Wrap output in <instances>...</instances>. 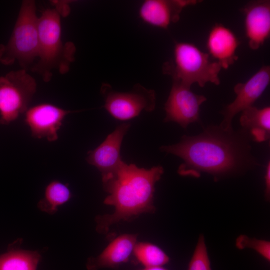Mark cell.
Wrapping results in <instances>:
<instances>
[{"label": "cell", "instance_id": "7a4b0ae2", "mask_svg": "<svg viewBox=\"0 0 270 270\" xmlns=\"http://www.w3.org/2000/svg\"><path fill=\"white\" fill-rule=\"evenodd\" d=\"M163 173L160 166L146 169L123 162L114 174L102 180L108 194L104 203L113 206L114 210L96 218L97 230L106 233L114 224L132 220L143 213L154 212L155 184Z\"/></svg>", "mask_w": 270, "mask_h": 270}, {"label": "cell", "instance_id": "8992f818", "mask_svg": "<svg viewBox=\"0 0 270 270\" xmlns=\"http://www.w3.org/2000/svg\"><path fill=\"white\" fill-rule=\"evenodd\" d=\"M35 79L26 70L0 78V123L8 124L28 110L34 93Z\"/></svg>", "mask_w": 270, "mask_h": 270}, {"label": "cell", "instance_id": "2e32d148", "mask_svg": "<svg viewBox=\"0 0 270 270\" xmlns=\"http://www.w3.org/2000/svg\"><path fill=\"white\" fill-rule=\"evenodd\" d=\"M242 130L250 140L261 142L270 136V107L258 108L252 106L242 112L240 118Z\"/></svg>", "mask_w": 270, "mask_h": 270}, {"label": "cell", "instance_id": "9a60e30c", "mask_svg": "<svg viewBox=\"0 0 270 270\" xmlns=\"http://www.w3.org/2000/svg\"><path fill=\"white\" fill-rule=\"evenodd\" d=\"M136 242V234H126L118 236L98 256L88 260V270L115 268L126 262L133 254Z\"/></svg>", "mask_w": 270, "mask_h": 270}, {"label": "cell", "instance_id": "7402d4cb", "mask_svg": "<svg viewBox=\"0 0 270 270\" xmlns=\"http://www.w3.org/2000/svg\"><path fill=\"white\" fill-rule=\"evenodd\" d=\"M265 181V196L267 200L270 199V162L267 163L264 176Z\"/></svg>", "mask_w": 270, "mask_h": 270}, {"label": "cell", "instance_id": "9c48e42d", "mask_svg": "<svg viewBox=\"0 0 270 270\" xmlns=\"http://www.w3.org/2000/svg\"><path fill=\"white\" fill-rule=\"evenodd\" d=\"M270 82V67L262 66L246 82L238 83L234 87L236 97L222 111L223 120L219 125L222 129L233 130L232 120L240 112L253 106L254 103L261 96Z\"/></svg>", "mask_w": 270, "mask_h": 270}, {"label": "cell", "instance_id": "5bb4252c", "mask_svg": "<svg viewBox=\"0 0 270 270\" xmlns=\"http://www.w3.org/2000/svg\"><path fill=\"white\" fill-rule=\"evenodd\" d=\"M238 44L234 32L220 24L212 28L206 40L208 54L216 60L222 68L226 69L238 60L236 51Z\"/></svg>", "mask_w": 270, "mask_h": 270}, {"label": "cell", "instance_id": "277c9868", "mask_svg": "<svg viewBox=\"0 0 270 270\" xmlns=\"http://www.w3.org/2000/svg\"><path fill=\"white\" fill-rule=\"evenodd\" d=\"M221 68L218 62H212L210 55L196 46L178 42L174 46L173 59L164 64L163 71L172 80L186 86L190 87L196 83L203 87L208 82L220 84L218 74Z\"/></svg>", "mask_w": 270, "mask_h": 270}, {"label": "cell", "instance_id": "4fadbf2b", "mask_svg": "<svg viewBox=\"0 0 270 270\" xmlns=\"http://www.w3.org/2000/svg\"><path fill=\"white\" fill-rule=\"evenodd\" d=\"M196 2V0H147L141 5L139 14L147 24L166 28L178 20L184 7Z\"/></svg>", "mask_w": 270, "mask_h": 270}, {"label": "cell", "instance_id": "7c38bea8", "mask_svg": "<svg viewBox=\"0 0 270 270\" xmlns=\"http://www.w3.org/2000/svg\"><path fill=\"white\" fill-rule=\"evenodd\" d=\"M244 30L250 48L258 50L270 34V2H250L243 8Z\"/></svg>", "mask_w": 270, "mask_h": 270}, {"label": "cell", "instance_id": "30bf717a", "mask_svg": "<svg viewBox=\"0 0 270 270\" xmlns=\"http://www.w3.org/2000/svg\"><path fill=\"white\" fill-rule=\"evenodd\" d=\"M71 112L55 105L42 103L28 108L24 121L34 137L54 142L58 138V132L64 118Z\"/></svg>", "mask_w": 270, "mask_h": 270}, {"label": "cell", "instance_id": "8fae6325", "mask_svg": "<svg viewBox=\"0 0 270 270\" xmlns=\"http://www.w3.org/2000/svg\"><path fill=\"white\" fill-rule=\"evenodd\" d=\"M130 126L128 123L122 124L100 145L88 152L87 162L100 172L102 180L114 174L123 162L120 155V146Z\"/></svg>", "mask_w": 270, "mask_h": 270}, {"label": "cell", "instance_id": "5b68a950", "mask_svg": "<svg viewBox=\"0 0 270 270\" xmlns=\"http://www.w3.org/2000/svg\"><path fill=\"white\" fill-rule=\"evenodd\" d=\"M38 22L35 2L24 0L10 40L6 46L0 48L2 62L10 64L16 60L26 70L38 59Z\"/></svg>", "mask_w": 270, "mask_h": 270}, {"label": "cell", "instance_id": "ac0fdd59", "mask_svg": "<svg viewBox=\"0 0 270 270\" xmlns=\"http://www.w3.org/2000/svg\"><path fill=\"white\" fill-rule=\"evenodd\" d=\"M72 194L68 186L63 183L54 180L46 188L44 196L38 202L39 208L49 214H54L58 206L67 202Z\"/></svg>", "mask_w": 270, "mask_h": 270}, {"label": "cell", "instance_id": "6da1fadb", "mask_svg": "<svg viewBox=\"0 0 270 270\" xmlns=\"http://www.w3.org/2000/svg\"><path fill=\"white\" fill-rule=\"evenodd\" d=\"M250 140L242 129L228 131L212 125L199 134L184 135L179 142L160 149L182 160L178 170L180 175L199 177L206 172L216 180L258 165L251 152Z\"/></svg>", "mask_w": 270, "mask_h": 270}, {"label": "cell", "instance_id": "52a82bcc", "mask_svg": "<svg viewBox=\"0 0 270 270\" xmlns=\"http://www.w3.org/2000/svg\"><path fill=\"white\" fill-rule=\"evenodd\" d=\"M101 92L104 98L105 109L116 119L126 120L140 114L142 110L152 111L156 106V94L137 84L127 92L114 90L111 86L104 84Z\"/></svg>", "mask_w": 270, "mask_h": 270}, {"label": "cell", "instance_id": "44dd1931", "mask_svg": "<svg viewBox=\"0 0 270 270\" xmlns=\"http://www.w3.org/2000/svg\"><path fill=\"white\" fill-rule=\"evenodd\" d=\"M236 246L240 250L245 248H252L266 260H270L269 241L250 238L246 235H240L236 239Z\"/></svg>", "mask_w": 270, "mask_h": 270}, {"label": "cell", "instance_id": "ba28073f", "mask_svg": "<svg viewBox=\"0 0 270 270\" xmlns=\"http://www.w3.org/2000/svg\"><path fill=\"white\" fill-rule=\"evenodd\" d=\"M206 100V97L194 94L190 86L172 80L164 104L166 115L164 122H175L186 128L190 124L199 122L200 106Z\"/></svg>", "mask_w": 270, "mask_h": 270}, {"label": "cell", "instance_id": "3957f363", "mask_svg": "<svg viewBox=\"0 0 270 270\" xmlns=\"http://www.w3.org/2000/svg\"><path fill=\"white\" fill-rule=\"evenodd\" d=\"M68 11L66 4H58L54 8L45 10L38 17V57L32 70L46 82L50 80L54 70L61 74L66 73L74 60V44L64 43L62 39L61 16Z\"/></svg>", "mask_w": 270, "mask_h": 270}, {"label": "cell", "instance_id": "e0dca14e", "mask_svg": "<svg viewBox=\"0 0 270 270\" xmlns=\"http://www.w3.org/2000/svg\"><path fill=\"white\" fill-rule=\"evenodd\" d=\"M40 258L37 252L10 247L0 254V270H36Z\"/></svg>", "mask_w": 270, "mask_h": 270}, {"label": "cell", "instance_id": "ffe728a7", "mask_svg": "<svg viewBox=\"0 0 270 270\" xmlns=\"http://www.w3.org/2000/svg\"><path fill=\"white\" fill-rule=\"evenodd\" d=\"M188 270H212L204 237L202 234L199 236Z\"/></svg>", "mask_w": 270, "mask_h": 270}, {"label": "cell", "instance_id": "d6986e66", "mask_svg": "<svg viewBox=\"0 0 270 270\" xmlns=\"http://www.w3.org/2000/svg\"><path fill=\"white\" fill-rule=\"evenodd\" d=\"M133 254L144 268L162 266L170 258L160 247L148 242H136Z\"/></svg>", "mask_w": 270, "mask_h": 270}, {"label": "cell", "instance_id": "603a6c76", "mask_svg": "<svg viewBox=\"0 0 270 270\" xmlns=\"http://www.w3.org/2000/svg\"><path fill=\"white\" fill-rule=\"evenodd\" d=\"M142 270H168L162 266H156V267H150L144 268Z\"/></svg>", "mask_w": 270, "mask_h": 270}]
</instances>
